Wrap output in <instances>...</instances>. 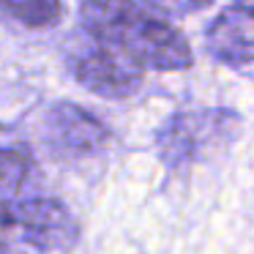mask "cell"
Instances as JSON below:
<instances>
[{"instance_id": "cell-1", "label": "cell", "mask_w": 254, "mask_h": 254, "mask_svg": "<svg viewBox=\"0 0 254 254\" xmlns=\"http://www.w3.org/2000/svg\"><path fill=\"white\" fill-rule=\"evenodd\" d=\"M90 41L139 68L183 71L194 63L181 30L145 11L137 0H79Z\"/></svg>"}, {"instance_id": "cell-2", "label": "cell", "mask_w": 254, "mask_h": 254, "mask_svg": "<svg viewBox=\"0 0 254 254\" xmlns=\"http://www.w3.org/2000/svg\"><path fill=\"white\" fill-rule=\"evenodd\" d=\"M241 118L232 110H189L175 112L156 134V148L167 170L178 172L205 159L216 148L235 139Z\"/></svg>"}, {"instance_id": "cell-3", "label": "cell", "mask_w": 254, "mask_h": 254, "mask_svg": "<svg viewBox=\"0 0 254 254\" xmlns=\"http://www.w3.org/2000/svg\"><path fill=\"white\" fill-rule=\"evenodd\" d=\"M0 238L11 243L17 238L39 252H61L77 243L79 224L58 199H6L0 202Z\"/></svg>"}, {"instance_id": "cell-4", "label": "cell", "mask_w": 254, "mask_h": 254, "mask_svg": "<svg viewBox=\"0 0 254 254\" xmlns=\"http://www.w3.org/2000/svg\"><path fill=\"white\" fill-rule=\"evenodd\" d=\"M71 71L90 93L107 96V99H126L139 90L145 68L90 41L82 52L74 55Z\"/></svg>"}, {"instance_id": "cell-5", "label": "cell", "mask_w": 254, "mask_h": 254, "mask_svg": "<svg viewBox=\"0 0 254 254\" xmlns=\"http://www.w3.org/2000/svg\"><path fill=\"white\" fill-rule=\"evenodd\" d=\"M208 52L224 66L254 63V6H227L208 28Z\"/></svg>"}, {"instance_id": "cell-6", "label": "cell", "mask_w": 254, "mask_h": 254, "mask_svg": "<svg viewBox=\"0 0 254 254\" xmlns=\"http://www.w3.org/2000/svg\"><path fill=\"white\" fill-rule=\"evenodd\" d=\"M47 128L58 150L71 156L99 153L110 142V131L104 123L77 104H55L47 115Z\"/></svg>"}, {"instance_id": "cell-7", "label": "cell", "mask_w": 254, "mask_h": 254, "mask_svg": "<svg viewBox=\"0 0 254 254\" xmlns=\"http://www.w3.org/2000/svg\"><path fill=\"white\" fill-rule=\"evenodd\" d=\"M0 11L25 28H50L61 19V0H0Z\"/></svg>"}, {"instance_id": "cell-8", "label": "cell", "mask_w": 254, "mask_h": 254, "mask_svg": "<svg viewBox=\"0 0 254 254\" xmlns=\"http://www.w3.org/2000/svg\"><path fill=\"white\" fill-rule=\"evenodd\" d=\"M30 172V159L28 153L17 148H0V186L8 191H17Z\"/></svg>"}, {"instance_id": "cell-9", "label": "cell", "mask_w": 254, "mask_h": 254, "mask_svg": "<svg viewBox=\"0 0 254 254\" xmlns=\"http://www.w3.org/2000/svg\"><path fill=\"white\" fill-rule=\"evenodd\" d=\"M148 3L167 14H191V11L210 6V0H148Z\"/></svg>"}, {"instance_id": "cell-10", "label": "cell", "mask_w": 254, "mask_h": 254, "mask_svg": "<svg viewBox=\"0 0 254 254\" xmlns=\"http://www.w3.org/2000/svg\"><path fill=\"white\" fill-rule=\"evenodd\" d=\"M0 254H19V249L14 246L11 241H6V238H0Z\"/></svg>"}]
</instances>
